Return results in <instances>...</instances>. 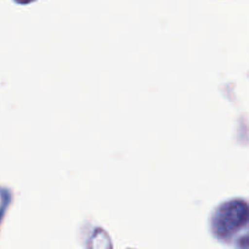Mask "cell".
Here are the masks:
<instances>
[]
</instances>
